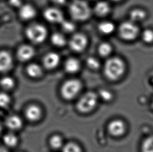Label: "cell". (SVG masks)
I'll return each mask as SVG.
<instances>
[{
  "label": "cell",
  "instance_id": "obj_12",
  "mask_svg": "<svg viewBox=\"0 0 153 152\" xmlns=\"http://www.w3.org/2000/svg\"><path fill=\"white\" fill-rule=\"evenodd\" d=\"M35 55L33 47L28 45H23L19 47L17 52V57L22 62H26L31 59Z\"/></svg>",
  "mask_w": 153,
  "mask_h": 152
},
{
  "label": "cell",
  "instance_id": "obj_3",
  "mask_svg": "<svg viewBox=\"0 0 153 152\" xmlns=\"http://www.w3.org/2000/svg\"><path fill=\"white\" fill-rule=\"evenodd\" d=\"M26 35L32 42L40 44L45 41L48 35V31L46 27L42 24H34L27 28Z\"/></svg>",
  "mask_w": 153,
  "mask_h": 152
},
{
  "label": "cell",
  "instance_id": "obj_29",
  "mask_svg": "<svg viewBox=\"0 0 153 152\" xmlns=\"http://www.w3.org/2000/svg\"><path fill=\"white\" fill-rule=\"evenodd\" d=\"M50 146L54 149H59L63 145V140L59 136H53L50 139Z\"/></svg>",
  "mask_w": 153,
  "mask_h": 152
},
{
  "label": "cell",
  "instance_id": "obj_38",
  "mask_svg": "<svg viewBox=\"0 0 153 152\" xmlns=\"http://www.w3.org/2000/svg\"><path fill=\"white\" fill-rule=\"evenodd\" d=\"M152 105H153V103H152Z\"/></svg>",
  "mask_w": 153,
  "mask_h": 152
},
{
  "label": "cell",
  "instance_id": "obj_31",
  "mask_svg": "<svg viewBox=\"0 0 153 152\" xmlns=\"http://www.w3.org/2000/svg\"><path fill=\"white\" fill-rule=\"evenodd\" d=\"M63 152H82V150L78 145L74 143H69L64 146Z\"/></svg>",
  "mask_w": 153,
  "mask_h": 152
},
{
  "label": "cell",
  "instance_id": "obj_19",
  "mask_svg": "<svg viewBox=\"0 0 153 152\" xmlns=\"http://www.w3.org/2000/svg\"><path fill=\"white\" fill-rule=\"evenodd\" d=\"M98 30L100 33L105 35H109L114 32L115 26L110 21H103L98 25Z\"/></svg>",
  "mask_w": 153,
  "mask_h": 152
},
{
  "label": "cell",
  "instance_id": "obj_32",
  "mask_svg": "<svg viewBox=\"0 0 153 152\" xmlns=\"http://www.w3.org/2000/svg\"><path fill=\"white\" fill-rule=\"evenodd\" d=\"M100 95L103 100L109 101L112 99V94L109 91L105 89H102L100 91Z\"/></svg>",
  "mask_w": 153,
  "mask_h": 152
},
{
  "label": "cell",
  "instance_id": "obj_35",
  "mask_svg": "<svg viewBox=\"0 0 153 152\" xmlns=\"http://www.w3.org/2000/svg\"><path fill=\"white\" fill-rule=\"evenodd\" d=\"M0 152H8V151L4 147L0 146Z\"/></svg>",
  "mask_w": 153,
  "mask_h": 152
},
{
  "label": "cell",
  "instance_id": "obj_7",
  "mask_svg": "<svg viewBox=\"0 0 153 152\" xmlns=\"http://www.w3.org/2000/svg\"><path fill=\"white\" fill-rule=\"evenodd\" d=\"M88 44L86 36L82 33H75L71 38L69 46L71 49L75 52H82L85 50Z\"/></svg>",
  "mask_w": 153,
  "mask_h": 152
},
{
  "label": "cell",
  "instance_id": "obj_33",
  "mask_svg": "<svg viewBox=\"0 0 153 152\" xmlns=\"http://www.w3.org/2000/svg\"><path fill=\"white\" fill-rule=\"evenodd\" d=\"M22 0H10V3L13 6L19 7L21 6Z\"/></svg>",
  "mask_w": 153,
  "mask_h": 152
},
{
  "label": "cell",
  "instance_id": "obj_5",
  "mask_svg": "<svg viewBox=\"0 0 153 152\" xmlns=\"http://www.w3.org/2000/svg\"><path fill=\"white\" fill-rule=\"evenodd\" d=\"M82 89V83L76 79L67 80L62 85L61 93L62 97L66 100L74 99L79 94Z\"/></svg>",
  "mask_w": 153,
  "mask_h": 152
},
{
  "label": "cell",
  "instance_id": "obj_25",
  "mask_svg": "<svg viewBox=\"0 0 153 152\" xmlns=\"http://www.w3.org/2000/svg\"><path fill=\"white\" fill-rule=\"evenodd\" d=\"M62 29L66 33H72L76 29V26L71 21L65 20L61 23Z\"/></svg>",
  "mask_w": 153,
  "mask_h": 152
},
{
  "label": "cell",
  "instance_id": "obj_4",
  "mask_svg": "<svg viewBox=\"0 0 153 152\" xmlns=\"http://www.w3.org/2000/svg\"><path fill=\"white\" fill-rule=\"evenodd\" d=\"M120 37L125 41H131L137 38L139 34V28L137 23L130 20L124 21L118 28Z\"/></svg>",
  "mask_w": 153,
  "mask_h": 152
},
{
  "label": "cell",
  "instance_id": "obj_26",
  "mask_svg": "<svg viewBox=\"0 0 153 152\" xmlns=\"http://www.w3.org/2000/svg\"><path fill=\"white\" fill-rule=\"evenodd\" d=\"M11 99L9 95L5 93L0 92V108H7L10 106Z\"/></svg>",
  "mask_w": 153,
  "mask_h": 152
},
{
  "label": "cell",
  "instance_id": "obj_24",
  "mask_svg": "<svg viewBox=\"0 0 153 152\" xmlns=\"http://www.w3.org/2000/svg\"><path fill=\"white\" fill-rule=\"evenodd\" d=\"M86 63L88 67L92 70H97L100 67V61L94 56H89L87 58Z\"/></svg>",
  "mask_w": 153,
  "mask_h": 152
},
{
  "label": "cell",
  "instance_id": "obj_37",
  "mask_svg": "<svg viewBox=\"0 0 153 152\" xmlns=\"http://www.w3.org/2000/svg\"><path fill=\"white\" fill-rule=\"evenodd\" d=\"M111 1H116V2H117V1H121V0H111Z\"/></svg>",
  "mask_w": 153,
  "mask_h": 152
},
{
  "label": "cell",
  "instance_id": "obj_21",
  "mask_svg": "<svg viewBox=\"0 0 153 152\" xmlns=\"http://www.w3.org/2000/svg\"><path fill=\"white\" fill-rule=\"evenodd\" d=\"M26 72L28 75L31 78H38L42 74V67L37 64H30L27 67Z\"/></svg>",
  "mask_w": 153,
  "mask_h": 152
},
{
  "label": "cell",
  "instance_id": "obj_17",
  "mask_svg": "<svg viewBox=\"0 0 153 152\" xmlns=\"http://www.w3.org/2000/svg\"><path fill=\"white\" fill-rule=\"evenodd\" d=\"M12 65V58L10 54L5 51L0 52V72L8 70Z\"/></svg>",
  "mask_w": 153,
  "mask_h": 152
},
{
  "label": "cell",
  "instance_id": "obj_2",
  "mask_svg": "<svg viewBox=\"0 0 153 152\" xmlns=\"http://www.w3.org/2000/svg\"><path fill=\"white\" fill-rule=\"evenodd\" d=\"M72 18L77 21H84L90 18L91 9L89 4L84 0H73L68 8Z\"/></svg>",
  "mask_w": 153,
  "mask_h": 152
},
{
  "label": "cell",
  "instance_id": "obj_6",
  "mask_svg": "<svg viewBox=\"0 0 153 152\" xmlns=\"http://www.w3.org/2000/svg\"><path fill=\"white\" fill-rule=\"evenodd\" d=\"M97 95L92 92H87L79 100L77 107L79 111L87 113L95 108L97 103Z\"/></svg>",
  "mask_w": 153,
  "mask_h": 152
},
{
  "label": "cell",
  "instance_id": "obj_14",
  "mask_svg": "<svg viewBox=\"0 0 153 152\" xmlns=\"http://www.w3.org/2000/svg\"><path fill=\"white\" fill-rule=\"evenodd\" d=\"M81 68V63L78 59L70 58L66 60L64 64V69L69 74H75L78 72Z\"/></svg>",
  "mask_w": 153,
  "mask_h": 152
},
{
  "label": "cell",
  "instance_id": "obj_11",
  "mask_svg": "<svg viewBox=\"0 0 153 152\" xmlns=\"http://www.w3.org/2000/svg\"><path fill=\"white\" fill-rule=\"evenodd\" d=\"M5 124L8 129L12 131L21 129L23 127V120L21 117L16 115L9 116L6 118Z\"/></svg>",
  "mask_w": 153,
  "mask_h": 152
},
{
  "label": "cell",
  "instance_id": "obj_28",
  "mask_svg": "<svg viewBox=\"0 0 153 152\" xmlns=\"http://www.w3.org/2000/svg\"><path fill=\"white\" fill-rule=\"evenodd\" d=\"M142 152H153V136L149 137L143 142Z\"/></svg>",
  "mask_w": 153,
  "mask_h": 152
},
{
  "label": "cell",
  "instance_id": "obj_10",
  "mask_svg": "<svg viewBox=\"0 0 153 152\" xmlns=\"http://www.w3.org/2000/svg\"><path fill=\"white\" fill-rule=\"evenodd\" d=\"M108 131L110 134L115 137L122 136L126 130V125L124 122L120 120H115L111 121L108 125Z\"/></svg>",
  "mask_w": 153,
  "mask_h": 152
},
{
  "label": "cell",
  "instance_id": "obj_18",
  "mask_svg": "<svg viewBox=\"0 0 153 152\" xmlns=\"http://www.w3.org/2000/svg\"><path fill=\"white\" fill-rule=\"evenodd\" d=\"M147 16L145 10L141 8H134L129 14L130 20L134 23H137L144 21Z\"/></svg>",
  "mask_w": 153,
  "mask_h": 152
},
{
  "label": "cell",
  "instance_id": "obj_1",
  "mask_svg": "<svg viewBox=\"0 0 153 152\" xmlns=\"http://www.w3.org/2000/svg\"><path fill=\"white\" fill-rule=\"evenodd\" d=\"M126 71L124 61L118 57L110 58L107 60L103 67L105 77L111 81L119 79Z\"/></svg>",
  "mask_w": 153,
  "mask_h": 152
},
{
  "label": "cell",
  "instance_id": "obj_16",
  "mask_svg": "<svg viewBox=\"0 0 153 152\" xmlns=\"http://www.w3.org/2000/svg\"><path fill=\"white\" fill-rule=\"evenodd\" d=\"M19 14L23 19L30 20L35 17L36 10L31 5L26 4L21 6Z\"/></svg>",
  "mask_w": 153,
  "mask_h": 152
},
{
  "label": "cell",
  "instance_id": "obj_13",
  "mask_svg": "<svg viewBox=\"0 0 153 152\" xmlns=\"http://www.w3.org/2000/svg\"><path fill=\"white\" fill-rule=\"evenodd\" d=\"M111 11V6L105 1L97 2L94 8V12L97 16L99 17L106 16Z\"/></svg>",
  "mask_w": 153,
  "mask_h": 152
},
{
  "label": "cell",
  "instance_id": "obj_20",
  "mask_svg": "<svg viewBox=\"0 0 153 152\" xmlns=\"http://www.w3.org/2000/svg\"><path fill=\"white\" fill-rule=\"evenodd\" d=\"M3 141L6 146L14 148L18 144L19 138L14 133L9 132L4 135L3 137Z\"/></svg>",
  "mask_w": 153,
  "mask_h": 152
},
{
  "label": "cell",
  "instance_id": "obj_36",
  "mask_svg": "<svg viewBox=\"0 0 153 152\" xmlns=\"http://www.w3.org/2000/svg\"><path fill=\"white\" fill-rule=\"evenodd\" d=\"M2 125H1V124H0V137L1 136V134H2Z\"/></svg>",
  "mask_w": 153,
  "mask_h": 152
},
{
  "label": "cell",
  "instance_id": "obj_22",
  "mask_svg": "<svg viewBox=\"0 0 153 152\" xmlns=\"http://www.w3.org/2000/svg\"><path fill=\"white\" fill-rule=\"evenodd\" d=\"M51 41L53 45L59 47L64 46L66 43V40L64 35L59 32H55L51 35Z\"/></svg>",
  "mask_w": 153,
  "mask_h": 152
},
{
  "label": "cell",
  "instance_id": "obj_8",
  "mask_svg": "<svg viewBox=\"0 0 153 152\" xmlns=\"http://www.w3.org/2000/svg\"><path fill=\"white\" fill-rule=\"evenodd\" d=\"M44 18L52 24H61L64 20V15L61 10L56 7H48L44 10Z\"/></svg>",
  "mask_w": 153,
  "mask_h": 152
},
{
  "label": "cell",
  "instance_id": "obj_34",
  "mask_svg": "<svg viewBox=\"0 0 153 152\" xmlns=\"http://www.w3.org/2000/svg\"><path fill=\"white\" fill-rule=\"evenodd\" d=\"M54 4L57 5H63L66 3V0H51Z\"/></svg>",
  "mask_w": 153,
  "mask_h": 152
},
{
  "label": "cell",
  "instance_id": "obj_15",
  "mask_svg": "<svg viewBox=\"0 0 153 152\" xmlns=\"http://www.w3.org/2000/svg\"><path fill=\"white\" fill-rule=\"evenodd\" d=\"M42 115V111L37 105H30L25 111V116L27 119L31 121H36L39 119Z\"/></svg>",
  "mask_w": 153,
  "mask_h": 152
},
{
  "label": "cell",
  "instance_id": "obj_27",
  "mask_svg": "<svg viewBox=\"0 0 153 152\" xmlns=\"http://www.w3.org/2000/svg\"><path fill=\"white\" fill-rule=\"evenodd\" d=\"M0 84L5 90H10L14 86V80L10 77H5L0 81Z\"/></svg>",
  "mask_w": 153,
  "mask_h": 152
},
{
  "label": "cell",
  "instance_id": "obj_9",
  "mask_svg": "<svg viewBox=\"0 0 153 152\" xmlns=\"http://www.w3.org/2000/svg\"><path fill=\"white\" fill-rule=\"evenodd\" d=\"M60 62V56L56 52H49L46 54L43 58L45 67L50 70L56 68Z\"/></svg>",
  "mask_w": 153,
  "mask_h": 152
},
{
  "label": "cell",
  "instance_id": "obj_23",
  "mask_svg": "<svg viewBox=\"0 0 153 152\" xmlns=\"http://www.w3.org/2000/svg\"><path fill=\"white\" fill-rule=\"evenodd\" d=\"M112 51V46L108 42H102L100 44L98 47V52L100 55L102 57H108Z\"/></svg>",
  "mask_w": 153,
  "mask_h": 152
},
{
  "label": "cell",
  "instance_id": "obj_30",
  "mask_svg": "<svg viewBox=\"0 0 153 152\" xmlns=\"http://www.w3.org/2000/svg\"><path fill=\"white\" fill-rule=\"evenodd\" d=\"M142 39L145 43L147 44L153 42V30L152 29H145L142 33Z\"/></svg>",
  "mask_w": 153,
  "mask_h": 152
}]
</instances>
